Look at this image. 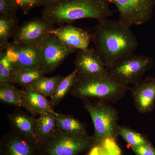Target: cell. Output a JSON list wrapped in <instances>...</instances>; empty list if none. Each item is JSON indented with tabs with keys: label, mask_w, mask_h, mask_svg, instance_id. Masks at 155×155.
Instances as JSON below:
<instances>
[{
	"label": "cell",
	"mask_w": 155,
	"mask_h": 155,
	"mask_svg": "<svg viewBox=\"0 0 155 155\" xmlns=\"http://www.w3.org/2000/svg\"><path fill=\"white\" fill-rule=\"evenodd\" d=\"M95 50L109 70L116 62L134 54L138 42L130 28L119 20L98 21L92 36Z\"/></svg>",
	"instance_id": "obj_1"
},
{
	"label": "cell",
	"mask_w": 155,
	"mask_h": 155,
	"mask_svg": "<svg viewBox=\"0 0 155 155\" xmlns=\"http://www.w3.org/2000/svg\"><path fill=\"white\" fill-rule=\"evenodd\" d=\"M110 0H61L44 7L41 17L51 25L61 26L83 19H107L113 15Z\"/></svg>",
	"instance_id": "obj_2"
},
{
	"label": "cell",
	"mask_w": 155,
	"mask_h": 155,
	"mask_svg": "<svg viewBox=\"0 0 155 155\" xmlns=\"http://www.w3.org/2000/svg\"><path fill=\"white\" fill-rule=\"evenodd\" d=\"M130 87L109 75L81 77L76 75L70 93L72 96L85 100H100L116 104L125 96Z\"/></svg>",
	"instance_id": "obj_3"
},
{
	"label": "cell",
	"mask_w": 155,
	"mask_h": 155,
	"mask_svg": "<svg viewBox=\"0 0 155 155\" xmlns=\"http://www.w3.org/2000/svg\"><path fill=\"white\" fill-rule=\"evenodd\" d=\"M83 102L94 127L92 137L95 144L107 138L117 139L120 126L118 124L119 116L116 108L106 101L85 100Z\"/></svg>",
	"instance_id": "obj_4"
},
{
	"label": "cell",
	"mask_w": 155,
	"mask_h": 155,
	"mask_svg": "<svg viewBox=\"0 0 155 155\" xmlns=\"http://www.w3.org/2000/svg\"><path fill=\"white\" fill-rule=\"evenodd\" d=\"M94 145L87 134L67 133L58 128L51 137L39 143L43 155H79Z\"/></svg>",
	"instance_id": "obj_5"
},
{
	"label": "cell",
	"mask_w": 155,
	"mask_h": 155,
	"mask_svg": "<svg viewBox=\"0 0 155 155\" xmlns=\"http://www.w3.org/2000/svg\"><path fill=\"white\" fill-rule=\"evenodd\" d=\"M153 65V59L144 55L133 54L116 62L108 70L109 75L121 83L134 85L143 80L145 72Z\"/></svg>",
	"instance_id": "obj_6"
},
{
	"label": "cell",
	"mask_w": 155,
	"mask_h": 155,
	"mask_svg": "<svg viewBox=\"0 0 155 155\" xmlns=\"http://www.w3.org/2000/svg\"><path fill=\"white\" fill-rule=\"evenodd\" d=\"M45 74L52 73L69 55L79 50L69 47L55 35L48 34L36 46Z\"/></svg>",
	"instance_id": "obj_7"
},
{
	"label": "cell",
	"mask_w": 155,
	"mask_h": 155,
	"mask_svg": "<svg viewBox=\"0 0 155 155\" xmlns=\"http://www.w3.org/2000/svg\"><path fill=\"white\" fill-rule=\"evenodd\" d=\"M119 11V22L127 28L141 25L152 17L155 0H110Z\"/></svg>",
	"instance_id": "obj_8"
},
{
	"label": "cell",
	"mask_w": 155,
	"mask_h": 155,
	"mask_svg": "<svg viewBox=\"0 0 155 155\" xmlns=\"http://www.w3.org/2000/svg\"><path fill=\"white\" fill-rule=\"evenodd\" d=\"M54 27L45 19L34 17L18 26L13 37V42L25 46H36Z\"/></svg>",
	"instance_id": "obj_9"
},
{
	"label": "cell",
	"mask_w": 155,
	"mask_h": 155,
	"mask_svg": "<svg viewBox=\"0 0 155 155\" xmlns=\"http://www.w3.org/2000/svg\"><path fill=\"white\" fill-rule=\"evenodd\" d=\"M0 51L5 52L6 57L16 69L42 67L38 49L35 46L21 45L12 42Z\"/></svg>",
	"instance_id": "obj_10"
},
{
	"label": "cell",
	"mask_w": 155,
	"mask_h": 155,
	"mask_svg": "<svg viewBox=\"0 0 155 155\" xmlns=\"http://www.w3.org/2000/svg\"><path fill=\"white\" fill-rule=\"evenodd\" d=\"M0 155H43L39 144L13 130L2 137Z\"/></svg>",
	"instance_id": "obj_11"
},
{
	"label": "cell",
	"mask_w": 155,
	"mask_h": 155,
	"mask_svg": "<svg viewBox=\"0 0 155 155\" xmlns=\"http://www.w3.org/2000/svg\"><path fill=\"white\" fill-rule=\"evenodd\" d=\"M77 75L81 77L108 74L107 68L94 49L78 51L74 61Z\"/></svg>",
	"instance_id": "obj_12"
},
{
	"label": "cell",
	"mask_w": 155,
	"mask_h": 155,
	"mask_svg": "<svg viewBox=\"0 0 155 155\" xmlns=\"http://www.w3.org/2000/svg\"><path fill=\"white\" fill-rule=\"evenodd\" d=\"M134 105L138 112L144 114L153 110L155 104V78H146L139 83L129 87Z\"/></svg>",
	"instance_id": "obj_13"
},
{
	"label": "cell",
	"mask_w": 155,
	"mask_h": 155,
	"mask_svg": "<svg viewBox=\"0 0 155 155\" xmlns=\"http://www.w3.org/2000/svg\"><path fill=\"white\" fill-rule=\"evenodd\" d=\"M48 34L55 35L69 47L81 50L88 48L91 36L86 31L71 24L53 27Z\"/></svg>",
	"instance_id": "obj_14"
},
{
	"label": "cell",
	"mask_w": 155,
	"mask_h": 155,
	"mask_svg": "<svg viewBox=\"0 0 155 155\" xmlns=\"http://www.w3.org/2000/svg\"><path fill=\"white\" fill-rule=\"evenodd\" d=\"M12 130L29 140L39 144L36 133L37 119L17 109L7 116Z\"/></svg>",
	"instance_id": "obj_15"
},
{
	"label": "cell",
	"mask_w": 155,
	"mask_h": 155,
	"mask_svg": "<svg viewBox=\"0 0 155 155\" xmlns=\"http://www.w3.org/2000/svg\"><path fill=\"white\" fill-rule=\"evenodd\" d=\"M23 97L28 109L29 113L35 115L42 114H52L58 116L59 114L56 113L51 107L50 102L41 94L31 88L25 87L22 90Z\"/></svg>",
	"instance_id": "obj_16"
},
{
	"label": "cell",
	"mask_w": 155,
	"mask_h": 155,
	"mask_svg": "<svg viewBox=\"0 0 155 155\" xmlns=\"http://www.w3.org/2000/svg\"><path fill=\"white\" fill-rule=\"evenodd\" d=\"M56 116L52 114H42L37 119L36 133L39 143L51 137L55 132Z\"/></svg>",
	"instance_id": "obj_17"
},
{
	"label": "cell",
	"mask_w": 155,
	"mask_h": 155,
	"mask_svg": "<svg viewBox=\"0 0 155 155\" xmlns=\"http://www.w3.org/2000/svg\"><path fill=\"white\" fill-rule=\"evenodd\" d=\"M45 74L41 67L25 69L14 68L12 75V84H15L24 87L30 86L44 76Z\"/></svg>",
	"instance_id": "obj_18"
},
{
	"label": "cell",
	"mask_w": 155,
	"mask_h": 155,
	"mask_svg": "<svg viewBox=\"0 0 155 155\" xmlns=\"http://www.w3.org/2000/svg\"><path fill=\"white\" fill-rule=\"evenodd\" d=\"M19 20L17 15L0 14V50L8 44L18 27Z\"/></svg>",
	"instance_id": "obj_19"
},
{
	"label": "cell",
	"mask_w": 155,
	"mask_h": 155,
	"mask_svg": "<svg viewBox=\"0 0 155 155\" xmlns=\"http://www.w3.org/2000/svg\"><path fill=\"white\" fill-rule=\"evenodd\" d=\"M0 100L7 104L21 107L29 112L22 90H19L12 85L0 86Z\"/></svg>",
	"instance_id": "obj_20"
},
{
	"label": "cell",
	"mask_w": 155,
	"mask_h": 155,
	"mask_svg": "<svg viewBox=\"0 0 155 155\" xmlns=\"http://www.w3.org/2000/svg\"><path fill=\"white\" fill-rule=\"evenodd\" d=\"M56 125L59 130L67 133L87 134L86 125L74 117L59 114L56 116Z\"/></svg>",
	"instance_id": "obj_21"
},
{
	"label": "cell",
	"mask_w": 155,
	"mask_h": 155,
	"mask_svg": "<svg viewBox=\"0 0 155 155\" xmlns=\"http://www.w3.org/2000/svg\"><path fill=\"white\" fill-rule=\"evenodd\" d=\"M77 75L76 70H74L69 75L64 78L58 84L54 94L51 97L50 104L54 108L59 104L68 93L70 92Z\"/></svg>",
	"instance_id": "obj_22"
},
{
	"label": "cell",
	"mask_w": 155,
	"mask_h": 155,
	"mask_svg": "<svg viewBox=\"0 0 155 155\" xmlns=\"http://www.w3.org/2000/svg\"><path fill=\"white\" fill-rule=\"evenodd\" d=\"M64 78L59 75L51 77L44 76L28 87L38 92L45 97H51Z\"/></svg>",
	"instance_id": "obj_23"
},
{
	"label": "cell",
	"mask_w": 155,
	"mask_h": 155,
	"mask_svg": "<svg viewBox=\"0 0 155 155\" xmlns=\"http://www.w3.org/2000/svg\"><path fill=\"white\" fill-rule=\"evenodd\" d=\"M87 155H122V151L116 139L110 138L95 144Z\"/></svg>",
	"instance_id": "obj_24"
},
{
	"label": "cell",
	"mask_w": 155,
	"mask_h": 155,
	"mask_svg": "<svg viewBox=\"0 0 155 155\" xmlns=\"http://www.w3.org/2000/svg\"><path fill=\"white\" fill-rule=\"evenodd\" d=\"M119 135L125 140L130 149L151 143L145 136L125 126H119Z\"/></svg>",
	"instance_id": "obj_25"
},
{
	"label": "cell",
	"mask_w": 155,
	"mask_h": 155,
	"mask_svg": "<svg viewBox=\"0 0 155 155\" xmlns=\"http://www.w3.org/2000/svg\"><path fill=\"white\" fill-rule=\"evenodd\" d=\"M0 51V86L12 85V75L14 68L6 57L5 52Z\"/></svg>",
	"instance_id": "obj_26"
},
{
	"label": "cell",
	"mask_w": 155,
	"mask_h": 155,
	"mask_svg": "<svg viewBox=\"0 0 155 155\" xmlns=\"http://www.w3.org/2000/svg\"><path fill=\"white\" fill-rule=\"evenodd\" d=\"M18 10L26 15L34 8L39 7V0H13Z\"/></svg>",
	"instance_id": "obj_27"
},
{
	"label": "cell",
	"mask_w": 155,
	"mask_h": 155,
	"mask_svg": "<svg viewBox=\"0 0 155 155\" xmlns=\"http://www.w3.org/2000/svg\"><path fill=\"white\" fill-rule=\"evenodd\" d=\"M18 10L13 0H0V14L17 15Z\"/></svg>",
	"instance_id": "obj_28"
},
{
	"label": "cell",
	"mask_w": 155,
	"mask_h": 155,
	"mask_svg": "<svg viewBox=\"0 0 155 155\" xmlns=\"http://www.w3.org/2000/svg\"><path fill=\"white\" fill-rule=\"evenodd\" d=\"M136 155H155V148L151 143L131 148Z\"/></svg>",
	"instance_id": "obj_29"
},
{
	"label": "cell",
	"mask_w": 155,
	"mask_h": 155,
	"mask_svg": "<svg viewBox=\"0 0 155 155\" xmlns=\"http://www.w3.org/2000/svg\"><path fill=\"white\" fill-rule=\"evenodd\" d=\"M60 1L61 0H39V7H44Z\"/></svg>",
	"instance_id": "obj_30"
}]
</instances>
